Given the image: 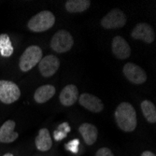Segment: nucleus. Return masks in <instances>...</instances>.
I'll use <instances>...</instances> for the list:
<instances>
[{"mask_svg":"<svg viewBox=\"0 0 156 156\" xmlns=\"http://www.w3.org/2000/svg\"><path fill=\"white\" fill-rule=\"evenodd\" d=\"M114 117L119 128L123 132H133L137 125L136 112L128 102L121 103L115 109Z\"/></svg>","mask_w":156,"mask_h":156,"instance_id":"f257e3e1","label":"nucleus"},{"mask_svg":"<svg viewBox=\"0 0 156 156\" xmlns=\"http://www.w3.org/2000/svg\"><path fill=\"white\" fill-rule=\"evenodd\" d=\"M3 156H14L12 153H6V154H4Z\"/></svg>","mask_w":156,"mask_h":156,"instance_id":"b1692460","label":"nucleus"},{"mask_svg":"<svg viewBox=\"0 0 156 156\" xmlns=\"http://www.w3.org/2000/svg\"><path fill=\"white\" fill-rule=\"evenodd\" d=\"M60 67V60L55 55H46L42 57L40 62L38 63V70L40 74L45 77L50 78L53 76Z\"/></svg>","mask_w":156,"mask_h":156,"instance_id":"6e6552de","label":"nucleus"},{"mask_svg":"<svg viewBox=\"0 0 156 156\" xmlns=\"http://www.w3.org/2000/svg\"><path fill=\"white\" fill-rule=\"evenodd\" d=\"M15 126L16 122L12 120H8L1 125L0 127V142L11 143L19 137V134L14 131Z\"/></svg>","mask_w":156,"mask_h":156,"instance_id":"f8f14e48","label":"nucleus"},{"mask_svg":"<svg viewBox=\"0 0 156 156\" xmlns=\"http://www.w3.org/2000/svg\"><path fill=\"white\" fill-rule=\"evenodd\" d=\"M122 72L127 80L136 85L143 84L147 80L145 70L134 63L125 64L122 68Z\"/></svg>","mask_w":156,"mask_h":156,"instance_id":"0eeeda50","label":"nucleus"},{"mask_svg":"<svg viewBox=\"0 0 156 156\" xmlns=\"http://www.w3.org/2000/svg\"><path fill=\"white\" fill-rule=\"evenodd\" d=\"M42 59V50L37 46L32 45L25 49L19 60V67L23 72H27L34 68Z\"/></svg>","mask_w":156,"mask_h":156,"instance_id":"7ed1b4c3","label":"nucleus"},{"mask_svg":"<svg viewBox=\"0 0 156 156\" xmlns=\"http://www.w3.org/2000/svg\"><path fill=\"white\" fill-rule=\"evenodd\" d=\"M79 132L83 137L84 142L87 145L94 144L98 137V130L96 126L89 122H84L80 124L79 127Z\"/></svg>","mask_w":156,"mask_h":156,"instance_id":"4468645a","label":"nucleus"},{"mask_svg":"<svg viewBox=\"0 0 156 156\" xmlns=\"http://www.w3.org/2000/svg\"><path fill=\"white\" fill-rule=\"evenodd\" d=\"M141 110L145 117V119L150 123L156 122V108L152 102L150 100H143L140 104Z\"/></svg>","mask_w":156,"mask_h":156,"instance_id":"a211bd4d","label":"nucleus"},{"mask_svg":"<svg viewBox=\"0 0 156 156\" xmlns=\"http://www.w3.org/2000/svg\"><path fill=\"white\" fill-rule=\"evenodd\" d=\"M95 156H114L113 152L108 149V148H101L99 149L96 153H95Z\"/></svg>","mask_w":156,"mask_h":156,"instance_id":"4be33fe9","label":"nucleus"},{"mask_svg":"<svg viewBox=\"0 0 156 156\" xmlns=\"http://www.w3.org/2000/svg\"><path fill=\"white\" fill-rule=\"evenodd\" d=\"M73 44V37L66 30L57 31L51 40V48L58 53H64L70 51Z\"/></svg>","mask_w":156,"mask_h":156,"instance_id":"20e7f679","label":"nucleus"},{"mask_svg":"<svg viewBox=\"0 0 156 156\" xmlns=\"http://www.w3.org/2000/svg\"><path fill=\"white\" fill-rule=\"evenodd\" d=\"M55 92L56 91L53 85H51V84L42 85V86L38 87L36 90L34 94V99L38 104L46 103L55 94Z\"/></svg>","mask_w":156,"mask_h":156,"instance_id":"dca6fc26","label":"nucleus"},{"mask_svg":"<svg viewBox=\"0 0 156 156\" xmlns=\"http://www.w3.org/2000/svg\"><path fill=\"white\" fill-rule=\"evenodd\" d=\"M141 156H156L153 152L151 151H145L141 153Z\"/></svg>","mask_w":156,"mask_h":156,"instance_id":"5701e85b","label":"nucleus"},{"mask_svg":"<svg viewBox=\"0 0 156 156\" xmlns=\"http://www.w3.org/2000/svg\"><path fill=\"white\" fill-rule=\"evenodd\" d=\"M126 22L127 18L123 11L118 9H113L102 18L101 25L105 29H117L123 27Z\"/></svg>","mask_w":156,"mask_h":156,"instance_id":"423d86ee","label":"nucleus"},{"mask_svg":"<svg viewBox=\"0 0 156 156\" xmlns=\"http://www.w3.org/2000/svg\"><path fill=\"white\" fill-rule=\"evenodd\" d=\"M70 132V126L67 122H64L61 125H59L58 129L54 132V138L56 141H59L64 139L66 135Z\"/></svg>","mask_w":156,"mask_h":156,"instance_id":"aec40b11","label":"nucleus"},{"mask_svg":"<svg viewBox=\"0 0 156 156\" xmlns=\"http://www.w3.org/2000/svg\"><path fill=\"white\" fill-rule=\"evenodd\" d=\"M55 23V16L50 10H42L33 16L27 23L29 30L35 33H41L49 30Z\"/></svg>","mask_w":156,"mask_h":156,"instance_id":"f03ea898","label":"nucleus"},{"mask_svg":"<svg viewBox=\"0 0 156 156\" xmlns=\"http://www.w3.org/2000/svg\"><path fill=\"white\" fill-rule=\"evenodd\" d=\"M91 6L89 0H68L66 2V9L70 13H79L87 10Z\"/></svg>","mask_w":156,"mask_h":156,"instance_id":"f3484780","label":"nucleus"},{"mask_svg":"<svg viewBox=\"0 0 156 156\" xmlns=\"http://www.w3.org/2000/svg\"><path fill=\"white\" fill-rule=\"evenodd\" d=\"M79 90L76 85L68 84L64 87L60 94V102L65 107H70L74 105L79 99Z\"/></svg>","mask_w":156,"mask_h":156,"instance_id":"ddd939ff","label":"nucleus"},{"mask_svg":"<svg viewBox=\"0 0 156 156\" xmlns=\"http://www.w3.org/2000/svg\"><path fill=\"white\" fill-rule=\"evenodd\" d=\"M14 51L11 40L7 34L0 35V54L3 57H10Z\"/></svg>","mask_w":156,"mask_h":156,"instance_id":"6ab92c4d","label":"nucleus"},{"mask_svg":"<svg viewBox=\"0 0 156 156\" xmlns=\"http://www.w3.org/2000/svg\"><path fill=\"white\" fill-rule=\"evenodd\" d=\"M79 144H80V141L78 139H74V140L70 141L69 143L66 144V149L69 150L70 151H72L73 153H77Z\"/></svg>","mask_w":156,"mask_h":156,"instance_id":"412c9836","label":"nucleus"},{"mask_svg":"<svg viewBox=\"0 0 156 156\" xmlns=\"http://www.w3.org/2000/svg\"><path fill=\"white\" fill-rule=\"evenodd\" d=\"M112 52L115 57L120 60H124L128 58L131 54V48L123 37L121 36H116L113 37L111 43Z\"/></svg>","mask_w":156,"mask_h":156,"instance_id":"9b49d317","label":"nucleus"},{"mask_svg":"<svg viewBox=\"0 0 156 156\" xmlns=\"http://www.w3.org/2000/svg\"><path fill=\"white\" fill-rule=\"evenodd\" d=\"M78 101L80 102V106L94 113H99L104 109V105L101 99L88 93H84L80 94L79 96Z\"/></svg>","mask_w":156,"mask_h":156,"instance_id":"9d476101","label":"nucleus"},{"mask_svg":"<svg viewBox=\"0 0 156 156\" xmlns=\"http://www.w3.org/2000/svg\"><path fill=\"white\" fill-rule=\"evenodd\" d=\"M36 147L40 151H48L52 146V139L48 129L42 128L39 130L36 137Z\"/></svg>","mask_w":156,"mask_h":156,"instance_id":"2eb2a0df","label":"nucleus"},{"mask_svg":"<svg viewBox=\"0 0 156 156\" xmlns=\"http://www.w3.org/2000/svg\"><path fill=\"white\" fill-rule=\"evenodd\" d=\"M131 37L134 39L142 40L145 43H152L155 39V34L152 27L145 23L136 24L131 32Z\"/></svg>","mask_w":156,"mask_h":156,"instance_id":"1a4fd4ad","label":"nucleus"},{"mask_svg":"<svg viewBox=\"0 0 156 156\" xmlns=\"http://www.w3.org/2000/svg\"><path fill=\"white\" fill-rule=\"evenodd\" d=\"M21 96L18 85L10 80H0V101L6 105L16 102Z\"/></svg>","mask_w":156,"mask_h":156,"instance_id":"39448f33","label":"nucleus"}]
</instances>
